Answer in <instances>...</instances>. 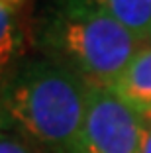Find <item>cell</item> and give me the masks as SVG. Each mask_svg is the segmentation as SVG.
<instances>
[{
    "label": "cell",
    "instance_id": "obj_1",
    "mask_svg": "<svg viewBox=\"0 0 151 153\" xmlns=\"http://www.w3.org/2000/svg\"><path fill=\"white\" fill-rule=\"evenodd\" d=\"M92 86L47 57L22 61L0 85V120L47 153H73Z\"/></svg>",
    "mask_w": 151,
    "mask_h": 153
},
{
    "label": "cell",
    "instance_id": "obj_2",
    "mask_svg": "<svg viewBox=\"0 0 151 153\" xmlns=\"http://www.w3.org/2000/svg\"><path fill=\"white\" fill-rule=\"evenodd\" d=\"M36 43L90 86H110L147 41L96 8L57 0L37 24Z\"/></svg>",
    "mask_w": 151,
    "mask_h": 153
},
{
    "label": "cell",
    "instance_id": "obj_3",
    "mask_svg": "<svg viewBox=\"0 0 151 153\" xmlns=\"http://www.w3.org/2000/svg\"><path fill=\"white\" fill-rule=\"evenodd\" d=\"M73 153H141V116L108 86H92Z\"/></svg>",
    "mask_w": 151,
    "mask_h": 153
},
{
    "label": "cell",
    "instance_id": "obj_4",
    "mask_svg": "<svg viewBox=\"0 0 151 153\" xmlns=\"http://www.w3.org/2000/svg\"><path fill=\"white\" fill-rule=\"evenodd\" d=\"M112 88L118 98H122L129 108L139 116H145L151 108V43H145L133 55L129 65L122 75L112 82Z\"/></svg>",
    "mask_w": 151,
    "mask_h": 153
},
{
    "label": "cell",
    "instance_id": "obj_5",
    "mask_svg": "<svg viewBox=\"0 0 151 153\" xmlns=\"http://www.w3.org/2000/svg\"><path fill=\"white\" fill-rule=\"evenodd\" d=\"M120 22L129 32L149 43L151 36V0H77Z\"/></svg>",
    "mask_w": 151,
    "mask_h": 153
},
{
    "label": "cell",
    "instance_id": "obj_6",
    "mask_svg": "<svg viewBox=\"0 0 151 153\" xmlns=\"http://www.w3.org/2000/svg\"><path fill=\"white\" fill-rule=\"evenodd\" d=\"M24 45V30L18 10L0 2V85L22 63Z\"/></svg>",
    "mask_w": 151,
    "mask_h": 153
},
{
    "label": "cell",
    "instance_id": "obj_7",
    "mask_svg": "<svg viewBox=\"0 0 151 153\" xmlns=\"http://www.w3.org/2000/svg\"><path fill=\"white\" fill-rule=\"evenodd\" d=\"M0 153H36L30 141L0 120Z\"/></svg>",
    "mask_w": 151,
    "mask_h": 153
},
{
    "label": "cell",
    "instance_id": "obj_8",
    "mask_svg": "<svg viewBox=\"0 0 151 153\" xmlns=\"http://www.w3.org/2000/svg\"><path fill=\"white\" fill-rule=\"evenodd\" d=\"M141 153H151V120L141 118Z\"/></svg>",
    "mask_w": 151,
    "mask_h": 153
},
{
    "label": "cell",
    "instance_id": "obj_9",
    "mask_svg": "<svg viewBox=\"0 0 151 153\" xmlns=\"http://www.w3.org/2000/svg\"><path fill=\"white\" fill-rule=\"evenodd\" d=\"M0 2H4L6 6H10V8H14V10H18L26 0H0Z\"/></svg>",
    "mask_w": 151,
    "mask_h": 153
},
{
    "label": "cell",
    "instance_id": "obj_10",
    "mask_svg": "<svg viewBox=\"0 0 151 153\" xmlns=\"http://www.w3.org/2000/svg\"><path fill=\"white\" fill-rule=\"evenodd\" d=\"M141 118H145V120H151V108H149V112H147L145 116H141Z\"/></svg>",
    "mask_w": 151,
    "mask_h": 153
},
{
    "label": "cell",
    "instance_id": "obj_11",
    "mask_svg": "<svg viewBox=\"0 0 151 153\" xmlns=\"http://www.w3.org/2000/svg\"><path fill=\"white\" fill-rule=\"evenodd\" d=\"M149 43H151V36H149Z\"/></svg>",
    "mask_w": 151,
    "mask_h": 153
}]
</instances>
